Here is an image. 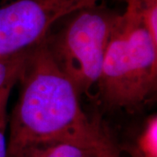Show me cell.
I'll list each match as a JSON object with an SVG mask.
<instances>
[{"label": "cell", "instance_id": "6da1fadb", "mask_svg": "<svg viewBox=\"0 0 157 157\" xmlns=\"http://www.w3.org/2000/svg\"><path fill=\"white\" fill-rule=\"evenodd\" d=\"M17 81L21 89L9 115L7 157L39 142L101 139L104 124L86 115L79 94L52 60L44 40L29 51Z\"/></svg>", "mask_w": 157, "mask_h": 157}, {"label": "cell", "instance_id": "7a4b0ae2", "mask_svg": "<svg viewBox=\"0 0 157 157\" xmlns=\"http://www.w3.org/2000/svg\"><path fill=\"white\" fill-rule=\"evenodd\" d=\"M107 45L96 95L109 110L133 113L156 89L157 44L143 25L140 0H126Z\"/></svg>", "mask_w": 157, "mask_h": 157}, {"label": "cell", "instance_id": "3957f363", "mask_svg": "<svg viewBox=\"0 0 157 157\" xmlns=\"http://www.w3.org/2000/svg\"><path fill=\"white\" fill-rule=\"evenodd\" d=\"M119 15L100 4L84 7L66 17L61 28L44 39L52 60L79 95L94 98Z\"/></svg>", "mask_w": 157, "mask_h": 157}, {"label": "cell", "instance_id": "277c9868", "mask_svg": "<svg viewBox=\"0 0 157 157\" xmlns=\"http://www.w3.org/2000/svg\"><path fill=\"white\" fill-rule=\"evenodd\" d=\"M102 0H7L0 4V57L25 52L39 45L52 26L81 8Z\"/></svg>", "mask_w": 157, "mask_h": 157}, {"label": "cell", "instance_id": "5b68a950", "mask_svg": "<svg viewBox=\"0 0 157 157\" xmlns=\"http://www.w3.org/2000/svg\"><path fill=\"white\" fill-rule=\"evenodd\" d=\"M104 133L98 140H59L32 144L9 157H98Z\"/></svg>", "mask_w": 157, "mask_h": 157}, {"label": "cell", "instance_id": "8992f818", "mask_svg": "<svg viewBox=\"0 0 157 157\" xmlns=\"http://www.w3.org/2000/svg\"><path fill=\"white\" fill-rule=\"evenodd\" d=\"M129 157H157V115L146 118L134 136L125 144Z\"/></svg>", "mask_w": 157, "mask_h": 157}, {"label": "cell", "instance_id": "52a82bcc", "mask_svg": "<svg viewBox=\"0 0 157 157\" xmlns=\"http://www.w3.org/2000/svg\"><path fill=\"white\" fill-rule=\"evenodd\" d=\"M29 51L13 56L0 57V89L11 81L18 80Z\"/></svg>", "mask_w": 157, "mask_h": 157}, {"label": "cell", "instance_id": "ba28073f", "mask_svg": "<svg viewBox=\"0 0 157 157\" xmlns=\"http://www.w3.org/2000/svg\"><path fill=\"white\" fill-rule=\"evenodd\" d=\"M16 83V80L11 81L0 89V157H7V129L9 121L7 105L12 87Z\"/></svg>", "mask_w": 157, "mask_h": 157}, {"label": "cell", "instance_id": "9c48e42d", "mask_svg": "<svg viewBox=\"0 0 157 157\" xmlns=\"http://www.w3.org/2000/svg\"><path fill=\"white\" fill-rule=\"evenodd\" d=\"M140 10L144 27L157 44V0H140Z\"/></svg>", "mask_w": 157, "mask_h": 157}, {"label": "cell", "instance_id": "30bf717a", "mask_svg": "<svg viewBox=\"0 0 157 157\" xmlns=\"http://www.w3.org/2000/svg\"><path fill=\"white\" fill-rule=\"evenodd\" d=\"M113 145H114V142L113 141L111 135L106 128L104 135L102 137V140L101 141V144H100L98 157H110V153Z\"/></svg>", "mask_w": 157, "mask_h": 157}, {"label": "cell", "instance_id": "8fae6325", "mask_svg": "<svg viewBox=\"0 0 157 157\" xmlns=\"http://www.w3.org/2000/svg\"><path fill=\"white\" fill-rule=\"evenodd\" d=\"M110 157H121L119 148L115 145V143H114V145L112 147V150H111V153H110Z\"/></svg>", "mask_w": 157, "mask_h": 157}, {"label": "cell", "instance_id": "7c38bea8", "mask_svg": "<svg viewBox=\"0 0 157 157\" xmlns=\"http://www.w3.org/2000/svg\"><path fill=\"white\" fill-rule=\"evenodd\" d=\"M102 1H104V0H102Z\"/></svg>", "mask_w": 157, "mask_h": 157}, {"label": "cell", "instance_id": "4fadbf2b", "mask_svg": "<svg viewBox=\"0 0 157 157\" xmlns=\"http://www.w3.org/2000/svg\"><path fill=\"white\" fill-rule=\"evenodd\" d=\"M125 1H126V0H125Z\"/></svg>", "mask_w": 157, "mask_h": 157}]
</instances>
